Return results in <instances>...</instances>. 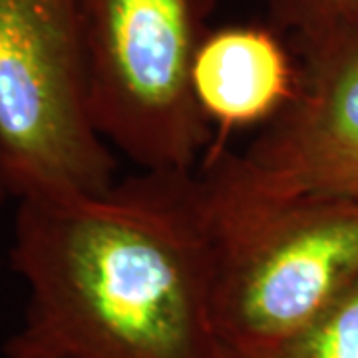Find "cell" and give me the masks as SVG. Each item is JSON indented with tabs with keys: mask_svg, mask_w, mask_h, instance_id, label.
Returning <instances> with one entry per match:
<instances>
[{
	"mask_svg": "<svg viewBox=\"0 0 358 358\" xmlns=\"http://www.w3.org/2000/svg\"><path fill=\"white\" fill-rule=\"evenodd\" d=\"M6 355L8 358H64L44 346L36 345L34 341H30L22 333H16L6 343Z\"/></svg>",
	"mask_w": 358,
	"mask_h": 358,
	"instance_id": "9c48e42d",
	"label": "cell"
},
{
	"mask_svg": "<svg viewBox=\"0 0 358 358\" xmlns=\"http://www.w3.org/2000/svg\"><path fill=\"white\" fill-rule=\"evenodd\" d=\"M8 195H13V193H10V187H8V179H6V173H4L2 159H0V203H2Z\"/></svg>",
	"mask_w": 358,
	"mask_h": 358,
	"instance_id": "30bf717a",
	"label": "cell"
},
{
	"mask_svg": "<svg viewBox=\"0 0 358 358\" xmlns=\"http://www.w3.org/2000/svg\"><path fill=\"white\" fill-rule=\"evenodd\" d=\"M273 26L231 24L209 30L192 70L195 102L215 143L237 129L267 126L301 86V62Z\"/></svg>",
	"mask_w": 358,
	"mask_h": 358,
	"instance_id": "8992f818",
	"label": "cell"
},
{
	"mask_svg": "<svg viewBox=\"0 0 358 358\" xmlns=\"http://www.w3.org/2000/svg\"><path fill=\"white\" fill-rule=\"evenodd\" d=\"M215 4L78 0L94 124L143 171H193L209 148L192 70Z\"/></svg>",
	"mask_w": 358,
	"mask_h": 358,
	"instance_id": "3957f363",
	"label": "cell"
},
{
	"mask_svg": "<svg viewBox=\"0 0 358 358\" xmlns=\"http://www.w3.org/2000/svg\"><path fill=\"white\" fill-rule=\"evenodd\" d=\"M223 358H358V279L293 334L259 348H223Z\"/></svg>",
	"mask_w": 358,
	"mask_h": 358,
	"instance_id": "52a82bcc",
	"label": "cell"
},
{
	"mask_svg": "<svg viewBox=\"0 0 358 358\" xmlns=\"http://www.w3.org/2000/svg\"><path fill=\"white\" fill-rule=\"evenodd\" d=\"M18 201L24 336L64 358H223L195 169Z\"/></svg>",
	"mask_w": 358,
	"mask_h": 358,
	"instance_id": "6da1fadb",
	"label": "cell"
},
{
	"mask_svg": "<svg viewBox=\"0 0 358 358\" xmlns=\"http://www.w3.org/2000/svg\"><path fill=\"white\" fill-rule=\"evenodd\" d=\"M291 42L296 98L245 152L211 145L205 162L253 192L358 199V26Z\"/></svg>",
	"mask_w": 358,
	"mask_h": 358,
	"instance_id": "5b68a950",
	"label": "cell"
},
{
	"mask_svg": "<svg viewBox=\"0 0 358 358\" xmlns=\"http://www.w3.org/2000/svg\"><path fill=\"white\" fill-rule=\"evenodd\" d=\"M268 26L291 40L358 26V0H267Z\"/></svg>",
	"mask_w": 358,
	"mask_h": 358,
	"instance_id": "ba28073f",
	"label": "cell"
},
{
	"mask_svg": "<svg viewBox=\"0 0 358 358\" xmlns=\"http://www.w3.org/2000/svg\"><path fill=\"white\" fill-rule=\"evenodd\" d=\"M0 159L18 199L114 187L115 157L90 110L78 0H0Z\"/></svg>",
	"mask_w": 358,
	"mask_h": 358,
	"instance_id": "277c9868",
	"label": "cell"
},
{
	"mask_svg": "<svg viewBox=\"0 0 358 358\" xmlns=\"http://www.w3.org/2000/svg\"><path fill=\"white\" fill-rule=\"evenodd\" d=\"M195 185L223 348L281 341L358 279V199L253 192L209 162Z\"/></svg>",
	"mask_w": 358,
	"mask_h": 358,
	"instance_id": "7a4b0ae2",
	"label": "cell"
}]
</instances>
